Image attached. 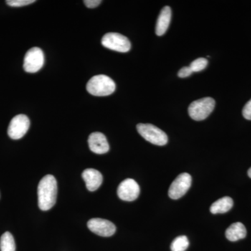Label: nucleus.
<instances>
[{
  "mask_svg": "<svg viewBox=\"0 0 251 251\" xmlns=\"http://www.w3.org/2000/svg\"><path fill=\"white\" fill-rule=\"evenodd\" d=\"M57 195V184L51 175H46L38 186V204L41 210L48 211L53 207Z\"/></svg>",
  "mask_w": 251,
  "mask_h": 251,
  "instance_id": "nucleus-1",
  "label": "nucleus"
},
{
  "mask_svg": "<svg viewBox=\"0 0 251 251\" xmlns=\"http://www.w3.org/2000/svg\"><path fill=\"white\" fill-rule=\"evenodd\" d=\"M116 85L113 80L105 75H97L92 77L87 84L89 93L96 97H106L113 93Z\"/></svg>",
  "mask_w": 251,
  "mask_h": 251,
  "instance_id": "nucleus-2",
  "label": "nucleus"
},
{
  "mask_svg": "<svg viewBox=\"0 0 251 251\" xmlns=\"http://www.w3.org/2000/svg\"><path fill=\"white\" fill-rule=\"evenodd\" d=\"M215 100L211 97H205L195 100L188 107L189 116L196 121H202L209 117L215 108Z\"/></svg>",
  "mask_w": 251,
  "mask_h": 251,
  "instance_id": "nucleus-3",
  "label": "nucleus"
},
{
  "mask_svg": "<svg viewBox=\"0 0 251 251\" xmlns=\"http://www.w3.org/2000/svg\"><path fill=\"white\" fill-rule=\"evenodd\" d=\"M137 130L142 137L153 145L163 146L168 143V135L156 126L150 124H139Z\"/></svg>",
  "mask_w": 251,
  "mask_h": 251,
  "instance_id": "nucleus-4",
  "label": "nucleus"
},
{
  "mask_svg": "<svg viewBox=\"0 0 251 251\" xmlns=\"http://www.w3.org/2000/svg\"><path fill=\"white\" fill-rule=\"evenodd\" d=\"M101 44L106 49L120 52H128L131 47L128 38L115 32L105 34L102 38Z\"/></svg>",
  "mask_w": 251,
  "mask_h": 251,
  "instance_id": "nucleus-5",
  "label": "nucleus"
},
{
  "mask_svg": "<svg viewBox=\"0 0 251 251\" xmlns=\"http://www.w3.org/2000/svg\"><path fill=\"white\" fill-rule=\"evenodd\" d=\"M44 54L42 50L39 48H31L27 51L24 58V64L23 68L26 72L36 73L44 67Z\"/></svg>",
  "mask_w": 251,
  "mask_h": 251,
  "instance_id": "nucleus-6",
  "label": "nucleus"
},
{
  "mask_svg": "<svg viewBox=\"0 0 251 251\" xmlns=\"http://www.w3.org/2000/svg\"><path fill=\"white\" fill-rule=\"evenodd\" d=\"M192 182V177L188 173H181L172 183L168 195L171 199L178 200L184 196L189 190Z\"/></svg>",
  "mask_w": 251,
  "mask_h": 251,
  "instance_id": "nucleus-7",
  "label": "nucleus"
},
{
  "mask_svg": "<svg viewBox=\"0 0 251 251\" xmlns=\"http://www.w3.org/2000/svg\"><path fill=\"white\" fill-rule=\"evenodd\" d=\"M30 122L25 115H18L11 120L8 128V135L11 139L22 138L29 130Z\"/></svg>",
  "mask_w": 251,
  "mask_h": 251,
  "instance_id": "nucleus-8",
  "label": "nucleus"
},
{
  "mask_svg": "<svg viewBox=\"0 0 251 251\" xmlns=\"http://www.w3.org/2000/svg\"><path fill=\"white\" fill-rule=\"evenodd\" d=\"M87 227L94 234L100 237H111L116 232V226L111 221L103 219H92L87 223Z\"/></svg>",
  "mask_w": 251,
  "mask_h": 251,
  "instance_id": "nucleus-9",
  "label": "nucleus"
},
{
  "mask_svg": "<svg viewBox=\"0 0 251 251\" xmlns=\"http://www.w3.org/2000/svg\"><path fill=\"white\" fill-rule=\"evenodd\" d=\"M140 192V186L138 183L133 179L124 180L117 188L118 197L122 201H135L139 196Z\"/></svg>",
  "mask_w": 251,
  "mask_h": 251,
  "instance_id": "nucleus-10",
  "label": "nucleus"
},
{
  "mask_svg": "<svg viewBox=\"0 0 251 251\" xmlns=\"http://www.w3.org/2000/svg\"><path fill=\"white\" fill-rule=\"evenodd\" d=\"M88 145L91 151L97 154H103L110 150L106 137L100 132H94L89 136Z\"/></svg>",
  "mask_w": 251,
  "mask_h": 251,
  "instance_id": "nucleus-11",
  "label": "nucleus"
},
{
  "mask_svg": "<svg viewBox=\"0 0 251 251\" xmlns=\"http://www.w3.org/2000/svg\"><path fill=\"white\" fill-rule=\"evenodd\" d=\"M82 179L85 180L86 186L90 191H95L103 182V176L97 170L86 169L82 174Z\"/></svg>",
  "mask_w": 251,
  "mask_h": 251,
  "instance_id": "nucleus-12",
  "label": "nucleus"
},
{
  "mask_svg": "<svg viewBox=\"0 0 251 251\" xmlns=\"http://www.w3.org/2000/svg\"><path fill=\"white\" fill-rule=\"evenodd\" d=\"M172 17V11L170 6H165L161 9L157 20L156 26V35L163 36L169 27Z\"/></svg>",
  "mask_w": 251,
  "mask_h": 251,
  "instance_id": "nucleus-13",
  "label": "nucleus"
},
{
  "mask_svg": "<svg viewBox=\"0 0 251 251\" xmlns=\"http://www.w3.org/2000/svg\"><path fill=\"white\" fill-rule=\"evenodd\" d=\"M247 231L244 225L240 222L234 223L226 229V237L230 242H237L247 237Z\"/></svg>",
  "mask_w": 251,
  "mask_h": 251,
  "instance_id": "nucleus-14",
  "label": "nucleus"
},
{
  "mask_svg": "<svg viewBox=\"0 0 251 251\" xmlns=\"http://www.w3.org/2000/svg\"><path fill=\"white\" fill-rule=\"evenodd\" d=\"M233 204V200L232 198L224 197L211 204L210 211L213 214H225L232 209Z\"/></svg>",
  "mask_w": 251,
  "mask_h": 251,
  "instance_id": "nucleus-15",
  "label": "nucleus"
},
{
  "mask_svg": "<svg viewBox=\"0 0 251 251\" xmlns=\"http://www.w3.org/2000/svg\"><path fill=\"white\" fill-rule=\"evenodd\" d=\"M1 251H16V243L12 234L9 232H4L0 239Z\"/></svg>",
  "mask_w": 251,
  "mask_h": 251,
  "instance_id": "nucleus-16",
  "label": "nucleus"
},
{
  "mask_svg": "<svg viewBox=\"0 0 251 251\" xmlns=\"http://www.w3.org/2000/svg\"><path fill=\"white\" fill-rule=\"evenodd\" d=\"M189 247V242L186 236H179L175 238L172 242L171 249L172 251H185Z\"/></svg>",
  "mask_w": 251,
  "mask_h": 251,
  "instance_id": "nucleus-17",
  "label": "nucleus"
},
{
  "mask_svg": "<svg viewBox=\"0 0 251 251\" xmlns=\"http://www.w3.org/2000/svg\"><path fill=\"white\" fill-rule=\"evenodd\" d=\"M208 61L205 58H198L191 63L189 67L193 72H199L204 70L207 66Z\"/></svg>",
  "mask_w": 251,
  "mask_h": 251,
  "instance_id": "nucleus-18",
  "label": "nucleus"
},
{
  "mask_svg": "<svg viewBox=\"0 0 251 251\" xmlns=\"http://www.w3.org/2000/svg\"><path fill=\"white\" fill-rule=\"evenodd\" d=\"M6 2L12 7H21L35 2V0H7Z\"/></svg>",
  "mask_w": 251,
  "mask_h": 251,
  "instance_id": "nucleus-19",
  "label": "nucleus"
},
{
  "mask_svg": "<svg viewBox=\"0 0 251 251\" xmlns=\"http://www.w3.org/2000/svg\"><path fill=\"white\" fill-rule=\"evenodd\" d=\"M242 114L246 120H251V99L243 108Z\"/></svg>",
  "mask_w": 251,
  "mask_h": 251,
  "instance_id": "nucleus-20",
  "label": "nucleus"
},
{
  "mask_svg": "<svg viewBox=\"0 0 251 251\" xmlns=\"http://www.w3.org/2000/svg\"><path fill=\"white\" fill-rule=\"evenodd\" d=\"M192 70L189 67H184L180 69L179 73H178V76L184 78L190 76L193 74Z\"/></svg>",
  "mask_w": 251,
  "mask_h": 251,
  "instance_id": "nucleus-21",
  "label": "nucleus"
},
{
  "mask_svg": "<svg viewBox=\"0 0 251 251\" xmlns=\"http://www.w3.org/2000/svg\"><path fill=\"white\" fill-rule=\"evenodd\" d=\"M83 2L87 7L94 9V8L97 7L102 2V1L100 0H85Z\"/></svg>",
  "mask_w": 251,
  "mask_h": 251,
  "instance_id": "nucleus-22",
  "label": "nucleus"
},
{
  "mask_svg": "<svg viewBox=\"0 0 251 251\" xmlns=\"http://www.w3.org/2000/svg\"><path fill=\"white\" fill-rule=\"evenodd\" d=\"M248 175H249V177L251 178V168L248 171Z\"/></svg>",
  "mask_w": 251,
  "mask_h": 251,
  "instance_id": "nucleus-23",
  "label": "nucleus"
}]
</instances>
